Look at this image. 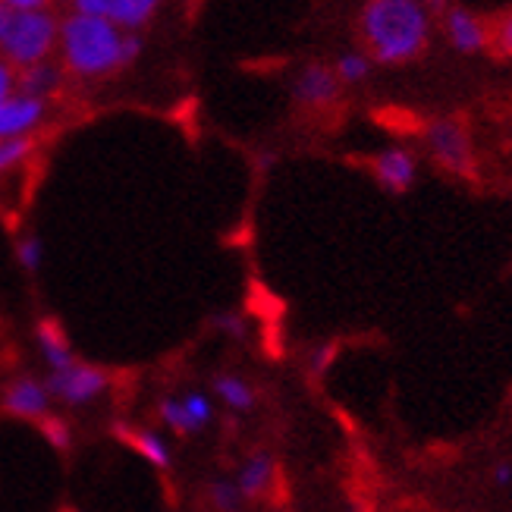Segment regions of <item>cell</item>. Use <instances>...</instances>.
Here are the masks:
<instances>
[{
	"mask_svg": "<svg viewBox=\"0 0 512 512\" xmlns=\"http://www.w3.org/2000/svg\"><path fill=\"white\" fill-rule=\"evenodd\" d=\"M368 54L377 63H409L425 51L431 16L425 0H368L359 13Z\"/></svg>",
	"mask_w": 512,
	"mask_h": 512,
	"instance_id": "1",
	"label": "cell"
},
{
	"mask_svg": "<svg viewBox=\"0 0 512 512\" xmlns=\"http://www.w3.org/2000/svg\"><path fill=\"white\" fill-rule=\"evenodd\" d=\"M126 32L107 19L70 13L60 22V57L70 73L82 79H98L123 66Z\"/></svg>",
	"mask_w": 512,
	"mask_h": 512,
	"instance_id": "2",
	"label": "cell"
},
{
	"mask_svg": "<svg viewBox=\"0 0 512 512\" xmlns=\"http://www.w3.org/2000/svg\"><path fill=\"white\" fill-rule=\"evenodd\" d=\"M57 48H60V19L48 10L13 13L10 29L4 41H0V54H4L16 70H29V66L48 63Z\"/></svg>",
	"mask_w": 512,
	"mask_h": 512,
	"instance_id": "3",
	"label": "cell"
},
{
	"mask_svg": "<svg viewBox=\"0 0 512 512\" xmlns=\"http://www.w3.org/2000/svg\"><path fill=\"white\" fill-rule=\"evenodd\" d=\"M425 145L431 151V158L456 176H469L475 167V154H472V136L459 120L443 117L428 123L425 129Z\"/></svg>",
	"mask_w": 512,
	"mask_h": 512,
	"instance_id": "4",
	"label": "cell"
},
{
	"mask_svg": "<svg viewBox=\"0 0 512 512\" xmlns=\"http://www.w3.org/2000/svg\"><path fill=\"white\" fill-rule=\"evenodd\" d=\"M44 387L66 406H85L107 390V374L92 365H73L66 371H51Z\"/></svg>",
	"mask_w": 512,
	"mask_h": 512,
	"instance_id": "5",
	"label": "cell"
},
{
	"mask_svg": "<svg viewBox=\"0 0 512 512\" xmlns=\"http://www.w3.org/2000/svg\"><path fill=\"white\" fill-rule=\"evenodd\" d=\"M161 0H73V13L107 19L123 32H139L158 13Z\"/></svg>",
	"mask_w": 512,
	"mask_h": 512,
	"instance_id": "6",
	"label": "cell"
},
{
	"mask_svg": "<svg viewBox=\"0 0 512 512\" xmlns=\"http://www.w3.org/2000/svg\"><path fill=\"white\" fill-rule=\"evenodd\" d=\"M44 114H48V104L41 98L29 95H10L7 101H0V142H13V139H26L41 126Z\"/></svg>",
	"mask_w": 512,
	"mask_h": 512,
	"instance_id": "7",
	"label": "cell"
},
{
	"mask_svg": "<svg viewBox=\"0 0 512 512\" xmlns=\"http://www.w3.org/2000/svg\"><path fill=\"white\" fill-rule=\"evenodd\" d=\"M293 98L302 107H330L340 98V79L333 73V66L324 63H308L293 79Z\"/></svg>",
	"mask_w": 512,
	"mask_h": 512,
	"instance_id": "8",
	"label": "cell"
},
{
	"mask_svg": "<svg viewBox=\"0 0 512 512\" xmlns=\"http://www.w3.org/2000/svg\"><path fill=\"white\" fill-rule=\"evenodd\" d=\"M374 170V180L381 183L384 192L390 195H403L415 186V176H418V161L409 148H384L377 158L371 161Z\"/></svg>",
	"mask_w": 512,
	"mask_h": 512,
	"instance_id": "9",
	"label": "cell"
},
{
	"mask_svg": "<svg viewBox=\"0 0 512 512\" xmlns=\"http://www.w3.org/2000/svg\"><path fill=\"white\" fill-rule=\"evenodd\" d=\"M443 29H447V38L459 54H481L484 48H491V41H494L487 22L465 7L447 10V16H443Z\"/></svg>",
	"mask_w": 512,
	"mask_h": 512,
	"instance_id": "10",
	"label": "cell"
},
{
	"mask_svg": "<svg viewBox=\"0 0 512 512\" xmlns=\"http://www.w3.org/2000/svg\"><path fill=\"white\" fill-rule=\"evenodd\" d=\"M4 409L16 418H48L51 412V393L35 377H19L4 393Z\"/></svg>",
	"mask_w": 512,
	"mask_h": 512,
	"instance_id": "11",
	"label": "cell"
},
{
	"mask_svg": "<svg viewBox=\"0 0 512 512\" xmlns=\"http://www.w3.org/2000/svg\"><path fill=\"white\" fill-rule=\"evenodd\" d=\"M274 472H277V465H274L271 453H264V450L252 453L246 462H242V469L236 475V487H239L242 500H258V497H264L267 491H271Z\"/></svg>",
	"mask_w": 512,
	"mask_h": 512,
	"instance_id": "12",
	"label": "cell"
},
{
	"mask_svg": "<svg viewBox=\"0 0 512 512\" xmlns=\"http://www.w3.org/2000/svg\"><path fill=\"white\" fill-rule=\"evenodd\" d=\"M60 66L57 63H38V66H29V70H19V79H16V92L29 95V98H48L51 92H57L60 85Z\"/></svg>",
	"mask_w": 512,
	"mask_h": 512,
	"instance_id": "13",
	"label": "cell"
},
{
	"mask_svg": "<svg viewBox=\"0 0 512 512\" xmlns=\"http://www.w3.org/2000/svg\"><path fill=\"white\" fill-rule=\"evenodd\" d=\"M38 346H41L44 362L51 365V371H66V368L76 365L70 343L63 340V333L54 324H41L38 327Z\"/></svg>",
	"mask_w": 512,
	"mask_h": 512,
	"instance_id": "14",
	"label": "cell"
},
{
	"mask_svg": "<svg viewBox=\"0 0 512 512\" xmlns=\"http://www.w3.org/2000/svg\"><path fill=\"white\" fill-rule=\"evenodd\" d=\"M214 393L220 396V403L230 406L233 412L255 409V390L249 387V381H242V377H236V374H217Z\"/></svg>",
	"mask_w": 512,
	"mask_h": 512,
	"instance_id": "15",
	"label": "cell"
},
{
	"mask_svg": "<svg viewBox=\"0 0 512 512\" xmlns=\"http://www.w3.org/2000/svg\"><path fill=\"white\" fill-rule=\"evenodd\" d=\"M123 440H129L151 465H158V469H170L173 456H170V447H167V440L161 434H154V431H123Z\"/></svg>",
	"mask_w": 512,
	"mask_h": 512,
	"instance_id": "16",
	"label": "cell"
},
{
	"mask_svg": "<svg viewBox=\"0 0 512 512\" xmlns=\"http://www.w3.org/2000/svg\"><path fill=\"white\" fill-rule=\"evenodd\" d=\"M371 66H374L371 54L346 51V54H340L337 63H333V73H337V79L346 82V85H359V82H365L371 76Z\"/></svg>",
	"mask_w": 512,
	"mask_h": 512,
	"instance_id": "17",
	"label": "cell"
},
{
	"mask_svg": "<svg viewBox=\"0 0 512 512\" xmlns=\"http://www.w3.org/2000/svg\"><path fill=\"white\" fill-rule=\"evenodd\" d=\"M158 412H161V421H164V425H167L173 434H183V437L195 434L192 421H189V415H186L183 399H176V396H167V399H161Z\"/></svg>",
	"mask_w": 512,
	"mask_h": 512,
	"instance_id": "18",
	"label": "cell"
},
{
	"mask_svg": "<svg viewBox=\"0 0 512 512\" xmlns=\"http://www.w3.org/2000/svg\"><path fill=\"white\" fill-rule=\"evenodd\" d=\"M180 399H183L186 415H189V421H192L195 434H198V431H205V428L211 425V418H214L211 399H208L205 393H198V390H189V393H186V396H180Z\"/></svg>",
	"mask_w": 512,
	"mask_h": 512,
	"instance_id": "19",
	"label": "cell"
},
{
	"mask_svg": "<svg viewBox=\"0 0 512 512\" xmlns=\"http://www.w3.org/2000/svg\"><path fill=\"white\" fill-rule=\"evenodd\" d=\"M208 503L217 512H236L239 503H242V494H239L236 481H227V478L211 481V487H208Z\"/></svg>",
	"mask_w": 512,
	"mask_h": 512,
	"instance_id": "20",
	"label": "cell"
},
{
	"mask_svg": "<svg viewBox=\"0 0 512 512\" xmlns=\"http://www.w3.org/2000/svg\"><path fill=\"white\" fill-rule=\"evenodd\" d=\"M16 258L19 264L26 267L29 274H35L41 261H44V246H41V239L38 236H22L19 239V246H16Z\"/></svg>",
	"mask_w": 512,
	"mask_h": 512,
	"instance_id": "21",
	"label": "cell"
},
{
	"mask_svg": "<svg viewBox=\"0 0 512 512\" xmlns=\"http://www.w3.org/2000/svg\"><path fill=\"white\" fill-rule=\"evenodd\" d=\"M211 324L220 333H227L230 340H246L249 337V324H246V318L239 315V311H220V315H214Z\"/></svg>",
	"mask_w": 512,
	"mask_h": 512,
	"instance_id": "22",
	"label": "cell"
},
{
	"mask_svg": "<svg viewBox=\"0 0 512 512\" xmlns=\"http://www.w3.org/2000/svg\"><path fill=\"white\" fill-rule=\"evenodd\" d=\"M29 139H13V142H0V173H7L13 170L16 164L26 161V154H29Z\"/></svg>",
	"mask_w": 512,
	"mask_h": 512,
	"instance_id": "23",
	"label": "cell"
},
{
	"mask_svg": "<svg viewBox=\"0 0 512 512\" xmlns=\"http://www.w3.org/2000/svg\"><path fill=\"white\" fill-rule=\"evenodd\" d=\"M333 359H337V346H333V343H318L315 349H311V355H308V371H311V377H321L330 368Z\"/></svg>",
	"mask_w": 512,
	"mask_h": 512,
	"instance_id": "24",
	"label": "cell"
},
{
	"mask_svg": "<svg viewBox=\"0 0 512 512\" xmlns=\"http://www.w3.org/2000/svg\"><path fill=\"white\" fill-rule=\"evenodd\" d=\"M16 79H19L16 66L4 54H0V101H7L10 95H16Z\"/></svg>",
	"mask_w": 512,
	"mask_h": 512,
	"instance_id": "25",
	"label": "cell"
},
{
	"mask_svg": "<svg viewBox=\"0 0 512 512\" xmlns=\"http://www.w3.org/2000/svg\"><path fill=\"white\" fill-rule=\"evenodd\" d=\"M44 434H48V440L54 443L57 450L70 447V428H66L60 418H44Z\"/></svg>",
	"mask_w": 512,
	"mask_h": 512,
	"instance_id": "26",
	"label": "cell"
},
{
	"mask_svg": "<svg viewBox=\"0 0 512 512\" xmlns=\"http://www.w3.org/2000/svg\"><path fill=\"white\" fill-rule=\"evenodd\" d=\"M494 44H497V51H500L503 57H512V10L503 16V22L497 26V32H494Z\"/></svg>",
	"mask_w": 512,
	"mask_h": 512,
	"instance_id": "27",
	"label": "cell"
},
{
	"mask_svg": "<svg viewBox=\"0 0 512 512\" xmlns=\"http://www.w3.org/2000/svg\"><path fill=\"white\" fill-rule=\"evenodd\" d=\"M4 7H10L13 13H29V10H44L48 0H0Z\"/></svg>",
	"mask_w": 512,
	"mask_h": 512,
	"instance_id": "28",
	"label": "cell"
},
{
	"mask_svg": "<svg viewBox=\"0 0 512 512\" xmlns=\"http://www.w3.org/2000/svg\"><path fill=\"white\" fill-rule=\"evenodd\" d=\"M491 481H494L497 487H509V484H512V462H500L497 469L491 472Z\"/></svg>",
	"mask_w": 512,
	"mask_h": 512,
	"instance_id": "29",
	"label": "cell"
},
{
	"mask_svg": "<svg viewBox=\"0 0 512 512\" xmlns=\"http://www.w3.org/2000/svg\"><path fill=\"white\" fill-rule=\"evenodd\" d=\"M10 22H13V10L0 4V41H4L7 29H10Z\"/></svg>",
	"mask_w": 512,
	"mask_h": 512,
	"instance_id": "30",
	"label": "cell"
},
{
	"mask_svg": "<svg viewBox=\"0 0 512 512\" xmlns=\"http://www.w3.org/2000/svg\"><path fill=\"white\" fill-rule=\"evenodd\" d=\"M428 4H434V7H443V4H447V0H428Z\"/></svg>",
	"mask_w": 512,
	"mask_h": 512,
	"instance_id": "31",
	"label": "cell"
}]
</instances>
